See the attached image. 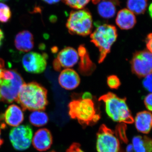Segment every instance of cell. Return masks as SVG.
<instances>
[{"label": "cell", "mask_w": 152, "mask_h": 152, "mask_svg": "<svg viewBox=\"0 0 152 152\" xmlns=\"http://www.w3.org/2000/svg\"><path fill=\"white\" fill-rule=\"evenodd\" d=\"M4 35L0 34V48L1 47L3 44V40L4 39Z\"/></svg>", "instance_id": "d6a6232c"}, {"label": "cell", "mask_w": 152, "mask_h": 152, "mask_svg": "<svg viewBox=\"0 0 152 152\" xmlns=\"http://www.w3.org/2000/svg\"><path fill=\"white\" fill-rule=\"evenodd\" d=\"M3 143V140L2 139L1 137V127H0V147H1V146L2 145Z\"/></svg>", "instance_id": "836d02e7"}, {"label": "cell", "mask_w": 152, "mask_h": 152, "mask_svg": "<svg viewBox=\"0 0 152 152\" xmlns=\"http://www.w3.org/2000/svg\"><path fill=\"white\" fill-rule=\"evenodd\" d=\"M42 1L47 4H56V3L59 2L60 0H42Z\"/></svg>", "instance_id": "4dcf8cb0"}, {"label": "cell", "mask_w": 152, "mask_h": 152, "mask_svg": "<svg viewBox=\"0 0 152 152\" xmlns=\"http://www.w3.org/2000/svg\"><path fill=\"white\" fill-rule=\"evenodd\" d=\"M29 121L34 126H42L47 124L48 122V117L47 114L43 111H34L30 115Z\"/></svg>", "instance_id": "ffe728a7"}, {"label": "cell", "mask_w": 152, "mask_h": 152, "mask_svg": "<svg viewBox=\"0 0 152 152\" xmlns=\"http://www.w3.org/2000/svg\"><path fill=\"white\" fill-rule=\"evenodd\" d=\"M5 69L4 61L2 59L0 58V74Z\"/></svg>", "instance_id": "f1b7e54d"}, {"label": "cell", "mask_w": 152, "mask_h": 152, "mask_svg": "<svg viewBox=\"0 0 152 152\" xmlns=\"http://www.w3.org/2000/svg\"><path fill=\"white\" fill-rule=\"evenodd\" d=\"M135 125L137 130L144 134H148L152 129V114L150 112H139L135 118Z\"/></svg>", "instance_id": "e0dca14e"}, {"label": "cell", "mask_w": 152, "mask_h": 152, "mask_svg": "<svg viewBox=\"0 0 152 152\" xmlns=\"http://www.w3.org/2000/svg\"><path fill=\"white\" fill-rule=\"evenodd\" d=\"M144 102L147 109L149 111L152 112V93L146 96L144 99Z\"/></svg>", "instance_id": "484cf974"}, {"label": "cell", "mask_w": 152, "mask_h": 152, "mask_svg": "<svg viewBox=\"0 0 152 152\" xmlns=\"http://www.w3.org/2000/svg\"><path fill=\"white\" fill-rule=\"evenodd\" d=\"M32 143L35 148L39 151H47L53 143L51 133L48 129H40L35 133Z\"/></svg>", "instance_id": "7c38bea8"}, {"label": "cell", "mask_w": 152, "mask_h": 152, "mask_svg": "<svg viewBox=\"0 0 152 152\" xmlns=\"http://www.w3.org/2000/svg\"><path fill=\"white\" fill-rule=\"evenodd\" d=\"M12 15L10 7L4 3L0 2V22L7 23L10 20Z\"/></svg>", "instance_id": "7402d4cb"}, {"label": "cell", "mask_w": 152, "mask_h": 152, "mask_svg": "<svg viewBox=\"0 0 152 152\" xmlns=\"http://www.w3.org/2000/svg\"><path fill=\"white\" fill-rule=\"evenodd\" d=\"M59 83L66 90L75 89L78 86L80 79L75 71L71 69H66L61 72L58 77Z\"/></svg>", "instance_id": "4fadbf2b"}, {"label": "cell", "mask_w": 152, "mask_h": 152, "mask_svg": "<svg viewBox=\"0 0 152 152\" xmlns=\"http://www.w3.org/2000/svg\"><path fill=\"white\" fill-rule=\"evenodd\" d=\"M66 27L71 34L88 35L91 33L93 28L91 15L86 10L72 11L68 19Z\"/></svg>", "instance_id": "8992f818"}, {"label": "cell", "mask_w": 152, "mask_h": 152, "mask_svg": "<svg viewBox=\"0 0 152 152\" xmlns=\"http://www.w3.org/2000/svg\"><path fill=\"white\" fill-rule=\"evenodd\" d=\"M9 0H0V2H7L9 1Z\"/></svg>", "instance_id": "d590c367"}, {"label": "cell", "mask_w": 152, "mask_h": 152, "mask_svg": "<svg viewBox=\"0 0 152 152\" xmlns=\"http://www.w3.org/2000/svg\"><path fill=\"white\" fill-rule=\"evenodd\" d=\"M98 4V13L102 18L105 19L111 18L115 15V6L111 1L101 0Z\"/></svg>", "instance_id": "d6986e66"}, {"label": "cell", "mask_w": 152, "mask_h": 152, "mask_svg": "<svg viewBox=\"0 0 152 152\" xmlns=\"http://www.w3.org/2000/svg\"><path fill=\"white\" fill-rule=\"evenodd\" d=\"M24 119L21 108L15 104L9 106L4 114V120L7 125L15 127L20 126Z\"/></svg>", "instance_id": "5bb4252c"}, {"label": "cell", "mask_w": 152, "mask_h": 152, "mask_svg": "<svg viewBox=\"0 0 152 152\" xmlns=\"http://www.w3.org/2000/svg\"><path fill=\"white\" fill-rule=\"evenodd\" d=\"M132 145L134 152H152V139L147 136H135Z\"/></svg>", "instance_id": "ac0fdd59"}, {"label": "cell", "mask_w": 152, "mask_h": 152, "mask_svg": "<svg viewBox=\"0 0 152 152\" xmlns=\"http://www.w3.org/2000/svg\"><path fill=\"white\" fill-rule=\"evenodd\" d=\"M50 152H56L54 151H51Z\"/></svg>", "instance_id": "74e56055"}, {"label": "cell", "mask_w": 152, "mask_h": 152, "mask_svg": "<svg viewBox=\"0 0 152 152\" xmlns=\"http://www.w3.org/2000/svg\"><path fill=\"white\" fill-rule=\"evenodd\" d=\"M131 65L132 72L139 77L152 74V53L146 50L136 52Z\"/></svg>", "instance_id": "9c48e42d"}, {"label": "cell", "mask_w": 152, "mask_h": 152, "mask_svg": "<svg viewBox=\"0 0 152 152\" xmlns=\"http://www.w3.org/2000/svg\"><path fill=\"white\" fill-rule=\"evenodd\" d=\"M148 5L147 0H128L127 7L134 14H143L145 12Z\"/></svg>", "instance_id": "44dd1931"}, {"label": "cell", "mask_w": 152, "mask_h": 152, "mask_svg": "<svg viewBox=\"0 0 152 152\" xmlns=\"http://www.w3.org/2000/svg\"><path fill=\"white\" fill-rule=\"evenodd\" d=\"M66 152H85L82 150L80 145L77 143H73L69 147Z\"/></svg>", "instance_id": "4316f807"}, {"label": "cell", "mask_w": 152, "mask_h": 152, "mask_svg": "<svg viewBox=\"0 0 152 152\" xmlns=\"http://www.w3.org/2000/svg\"><path fill=\"white\" fill-rule=\"evenodd\" d=\"M14 43L17 50L20 51L29 52L34 47V36L29 31H22L15 37Z\"/></svg>", "instance_id": "9a60e30c"}, {"label": "cell", "mask_w": 152, "mask_h": 152, "mask_svg": "<svg viewBox=\"0 0 152 152\" xmlns=\"http://www.w3.org/2000/svg\"><path fill=\"white\" fill-rule=\"evenodd\" d=\"M0 34H4V33H3L2 31L1 30V28H0Z\"/></svg>", "instance_id": "8d00e7d4"}, {"label": "cell", "mask_w": 152, "mask_h": 152, "mask_svg": "<svg viewBox=\"0 0 152 152\" xmlns=\"http://www.w3.org/2000/svg\"><path fill=\"white\" fill-rule=\"evenodd\" d=\"M148 10L150 16H151L152 19V3L150 5Z\"/></svg>", "instance_id": "1f68e13d"}, {"label": "cell", "mask_w": 152, "mask_h": 152, "mask_svg": "<svg viewBox=\"0 0 152 152\" xmlns=\"http://www.w3.org/2000/svg\"><path fill=\"white\" fill-rule=\"evenodd\" d=\"M104 104L106 113L113 121L132 124L134 118L127 104L126 98L119 97L112 93L102 96L99 99Z\"/></svg>", "instance_id": "3957f363"}, {"label": "cell", "mask_w": 152, "mask_h": 152, "mask_svg": "<svg viewBox=\"0 0 152 152\" xmlns=\"http://www.w3.org/2000/svg\"><path fill=\"white\" fill-rule=\"evenodd\" d=\"M48 56L30 52L24 56L22 59V64L25 70L32 74H40L46 68Z\"/></svg>", "instance_id": "30bf717a"}, {"label": "cell", "mask_w": 152, "mask_h": 152, "mask_svg": "<svg viewBox=\"0 0 152 152\" xmlns=\"http://www.w3.org/2000/svg\"><path fill=\"white\" fill-rule=\"evenodd\" d=\"M79 58L78 53L75 49L67 47L58 54L57 59L54 61V67L57 70H59L62 67L70 69L78 63Z\"/></svg>", "instance_id": "8fae6325"}, {"label": "cell", "mask_w": 152, "mask_h": 152, "mask_svg": "<svg viewBox=\"0 0 152 152\" xmlns=\"http://www.w3.org/2000/svg\"><path fill=\"white\" fill-rule=\"evenodd\" d=\"M100 1H101V0H93V2L94 4H98Z\"/></svg>", "instance_id": "e575fe53"}, {"label": "cell", "mask_w": 152, "mask_h": 152, "mask_svg": "<svg viewBox=\"0 0 152 152\" xmlns=\"http://www.w3.org/2000/svg\"><path fill=\"white\" fill-rule=\"evenodd\" d=\"M145 42L147 49L152 53V33L148 35L146 38Z\"/></svg>", "instance_id": "83f0119b"}, {"label": "cell", "mask_w": 152, "mask_h": 152, "mask_svg": "<svg viewBox=\"0 0 152 152\" xmlns=\"http://www.w3.org/2000/svg\"><path fill=\"white\" fill-rule=\"evenodd\" d=\"M142 84L147 91L152 93V74L145 77L143 80Z\"/></svg>", "instance_id": "d4e9b609"}, {"label": "cell", "mask_w": 152, "mask_h": 152, "mask_svg": "<svg viewBox=\"0 0 152 152\" xmlns=\"http://www.w3.org/2000/svg\"><path fill=\"white\" fill-rule=\"evenodd\" d=\"M126 152H134V148L132 144H129L126 148Z\"/></svg>", "instance_id": "f546056e"}, {"label": "cell", "mask_w": 152, "mask_h": 152, "mask_svg": "<svg viewBox=\"0 0 152 152\" xmlns=\"http://www.w3.org/2000/svg\"><path fill=\"white\" fill-rule=\"evenodd\" d=\"M69 115L84 126L96 124L101 116L92 99H74L68 105Z\"/></svg>", "instance_id": "7a4b0ae2"}, {"label": "cell", "mask_w": 152, "mask_h": 152, "mask_svg": "<svg viewBox=\"0 0 152 152\" xmlns=\"http://www.w3.org/2000/svg\"><path fill=\"white\" fill-rule=\"evenodd\" d=\"M33 133L30 126L20 125L15 127L10 132V140L15 149L23 151L27 149L32 142Z\"/></svg>", "instance_id": "ba28073f"}, {"label": "cell", "mask_w": 152, "mask_h": 152, "mask_svg": "<svg viewBox=\"0 0 152 152\" xmlns=\"http://www.w3.org/2000/svg\"><path fill=\"white\" fill-rule=\"evenodd\" d=\"M107 83L108 86L113 89L118 88L121 84L119 79L117 76L114 75L110 76L107 78Z\"/></svg>", "instance_id": "cb8c5ba5"}, {"label": "cell", "mask_w": 152, "mask_h": 152, "mask_svg": "<svg viewBox=\"0 0 152 152\" xmlns=\"http://www.w3.org/2000/svg\"><path fill=\"white\" fill-rule=\"evenodd\" d=\"M117 26L122 30L132 28L137 23L135 16L129 10L124 9L121 10L117 15L116 18Z\"/></svg>", "instance_id": "2e32d148"}, {"label": "cell", "mask_w": 152, "mask_h": 152, "mask_svg": "<svg viewBox=\"0 0 152 152\" xmlns=\"http://www.w3.org/2000/svg\"><path fill=\"white\" fill-rule=\"evenodd\" d=\"M1 99V94H0V99Z\"/></svg>", "instance_id": "f35d334b"}, {"label": "cell", "mask_w": 152, "mask_h": 152, "mask_svg": "<svg viewBox=\"0 0 152 152\" xmlns=\"http://www.w3.org/2000/svg\"><path fill=\"white\" fill-rule=\"evenodd\" d=\"M96 147L98 152H124L115 133L105 125L98 130Z\"/></svg>", "instance_id": "52a82bcc"}, {"label": "cell", "mask_w": 152, "mask_h": 152, "mask_svg": "<svg viewBox=\"0 0 152 152\" xmlns=\"http://www.w3.org/2000/svg\"><path fill=\"white\" fill-rule=\"evenodd\" d=\"M68 6L76 9H83L86 5L90 0H64Z\"/></svg>", "instance_id": "603a6c76"}, {"label": "cell", "mask_w": 152, "mask_h": 152, "mask_svg": "<svg viewBox=\"0 0 152 152\" xmlns=\"http://www.w3.org/2000/svg\"><path fill=\"white\" fill-rule=\"evenodd\" d=\"M118 33L115 27L103 24L99 26L91 34V41L99 51V62H102L116 40Z\"/></svg>", "instance_id": "5b68a950"}, {"label": "cell", "mask_w": 152, "mask_h": 152, "mask_svg": "<svg viewBox=\"0 0 152 152\" xmlns=\"http://www.w3.org/2000/svg\"><path fill=\"white\" fill-rule=\"evenodd\" d=\"M25 83L21 75L15 70H6L0 74V94L3 102L11 103L16 101Z\"/></svg>", "instance_id": "277c9868"}, {"label": "cell", "mask_w": 152, "mask_h": 152, "mask_svg": "<svg viewBox=\"0 0 152 152\" xmlns=\"http://www.w3.org/2000/svg\"><path fill=\"white\" fill-rule=\"evenodd\" d=\"M17 102L23 110L43 111L48 104V91L37 82H31L23 85Z\"/></svg>", "instance_id": "6da1fadb"}]
</instances>
